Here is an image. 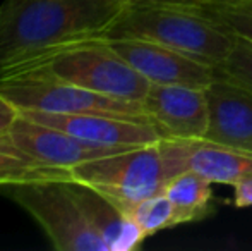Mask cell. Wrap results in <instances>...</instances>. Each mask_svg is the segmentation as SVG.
Segmentation results:
<instances>
[{
  "mask_svg": "<svg viewBox=\"0 0 252 251\" xmlns=\"http://www.w3.org/2000/svg\"><path fill=\"white\" fill-rule=\"evenodd\" d=\"M120 10L112 0H3L0 72L19 69L74 43L96 40Z\"/></svg>",
  "mask_w": 252,
  "mask_h": 251,
  "instance_id": "1",
  "label": "cell"
},
{
  "mask_svg": "<svg viewBox=\"0 0 252 251\" xmlns=\"http://www.w3.org/2000/svg\"><path fill=\"white\" fill-rule=\"evenodd\" d=\"M119 38L165 45L215 67L237 41L197 0H136L120 10L100 40Z\"/></svg>",
  "mask_w": 252,
  "mask_h": 251,
  "instance_id": "2",
  "label": "cell"
},
{
  "mask_svg": "<svg viewBox=\"0 0 252 251\" xmlns=\"http://www.w3.org/2000/svg\"><path fill=\"white\" fill-rule=\"evenodd\" d=\"M0 93L19 112L103 114L153 124L141 102L96 93L62 81L40 69H19L2 74Z\"/></svg>",
  "mask_w": 252,
  "mask_h": 251,
  "instance_id": "3",
  "label": "cell"
},
{
  "mask_svg": "<svg viewBox=\"0 0 252 251\" xmlns=\"http://www.w3.org/2000/svg\"><path fill=\"white\" fill-rule=\"evenodd\" d=\"M19 69H40L86 90L141 104L151 88L143 74L100 38L74 43Z\"/></svg>",
  "mask_w": 252,
  "mask_h": 251,
  "instance_id": "4",
  "label": "cell"
},
{
  "mask_svg": "<svg viewBox=\"0 0 252 251\" xmlns=\"http://www.w3.org/2000/svg\"><path fill=\"white\" fill-rule=\"evenodd\" d=\"M69 179L2 186V191L38 222L57 251H108L74 200Z\"/></svg>",
  "mask_w": 252,
  "mask_h": 251,
  "instance_id": "5",
  "label": "cell"
},
{
  "mask_svg": "<svg viewBox=\"0 0 252 251\" xmlns=\"http://www.w3.org/2000/svg\"><path fill=\"white\" fill-rule=\"evenodd\" d=\"M76 181L91 186L122 212L163 191L168 181L159 143L106 155L70 169Z\"/></svg>",
  "mask_w": 252,
  "mask_h": 251,
  "instance_id": "6",
  "label": "cell"
},
{
  "mask_svg": "<svg viewBox=\"0 0 252 251\" xmlns=\"http://www.w3.org/2000/svg\"><path fill=\"white\" fill-rule=\"evenodd\" d=\"M120 57L129 62L151 84H184L208 88L215 76V66L182 54L175 48L146 40H105Z\"/></svg>",
  "mask_w": 252,
  "mask_h": 251,
  "instance_id": "7",
  "label": "cell"
},
{
  "mask_svg": "<svg viewBox=\"0 0 252 251\" xmlns=\"http://www.w3.org/2000/svg\"><path fill=\"white\" fill-rule=\"evenodd\" d=\"M159 146L168 179L184 171H194L211 182L228 186L252 178L251 151L208 140H161Z\"/></svg>",
  "mask_w": 252,
  "mask_h": 251,
  "instance_id": "8",
  "label": "cell"
},
{
  "mask_svg": "<svg viewBox=\"0 0 252 251\" xmlns=\"http://www.w3.org/2000/svg\"><path fill=\"white\" fill-rule=\"evenodd\" d=\"M143 105L163 140H204L208 133L206 88L151 84Z\"/></svg>",
  "mask_w": 252,
  "mask_h": 251,
  "instance_id": "9",
  "label": "cell"
},
{
  "mask_svg": "<svg viewBox=\"0 0 252 251\" xmlns=\"http://www.w3.org/2000/svg\"><path fill=\"white\" fill-rule=\"evenodd\" d=\"M7 134L21 150L26 151L34 160L50 167L65 169V171H70L94 158L130 150V148L88 143L65 131L33 121L21 112Z\"/></svg>",
  "mask_w": 252,
  "mask_h": 251,
  "instance_id": "10",
  "label": "cell"
},
{
  "mask_svg": "<svg viewBox=\"0 0 252 251\" xmlns=\"http://www.w3.org/2000/svg\"><path fill=\"white\" fill-rule=\"evenodd\" d=\"M26 117L45 126L57 127L88 143L105 146L136 148L159 143L161 133L150 122L115 117L103 114H47V112H21Z\"/></svg>",
  "mask_w": 252,
  "mask_h": 251,
  "instance_id": "11",
  "label": "cell"
},
{
  "mask_svg": "<svg viewBox=\"0 0 252 251\" xmlns=\"http://www.w3.org/2000/svg\"><path fill=\"white\" fill-rule=\"evenodd\" d=\"M206 91L209 126L204 140L252 153V91L220 77Z\"/></svg>",
  "mask_w": 252,
  "mask_h": 251,
  "instance_id": "12",
  "label": "cell"
},
{
  "mask_svg": "<svg viewBox=\"0 0 252 251\" xmlns=\"http://www.w3.org/2000/svg\"><path fill=\"white\" fill-rule=\"evenodd\" d=\"M67 186L108 251H134L143 245L146 234L105 194L76 179H69Z\"/></svg>",
  "mask_w": 252,
  "mask_h": 251,
  "instance_id": "13",
  "label": "cell"
},
{
  "mask_svg": "<svg viewBox=\"0 0 252 251\" xmlns=\"http://www.w3.org/2000/svg\"><path fill=\"white\" fill-rule=\"evenodd\" d=\"M213 182L194 171H184L165 182L163 194L168 196L175 207L180 224L199 220L209 214V201L213 198Z\"/></svg>",
  "mask_w": 252,
  "mask_h": 251,
  "instance_id": "14",
  "label": "cell"
},
{
  "mask_svg": "<svg viewBox=\"0 0 252 251\" xmlns=\"http://www.w3.org/2000/svg\"><path fill=\"white\" fill-rule=\"evenodd\" d=\"M50 179H72V176L70 171L50 167L34 160L10 140L9 134H0V188Z\"/></svg>",
  "mask_w": 252,
  "mask_h": 251,
  "instance_id": "15",
  "label": "cell"
},
{
  "mask_svg": "<svg viewBox=\"0 0 252 251\" xmlns=\"http://www.w3.org/2000/svg\"><path fill=\"white\" fill-rule=\"evenodd\" d=\"M126 214L139 225L141 231L146 234V238L163 231V229L180 225L175 207L168 200V196L163 193L153 194L150 198L137 201Z\"/></svg>",
  "mask_w": 252,
  "mask_h": 251,
  "instance_id": "16",
  "label": "cell"
},
{
  "mask_svg": "<svg viewBox=\"0 0 252 251\" xmlns=\"http://www.w3.org/2000/svg\"><path fill=\"white\" fill-rule=\"evenodd\" d=\"M206 12L235 36L252 41V0H197Z\"/></svg>",
  "mask_w": 252,
  "mask_h": 251,
  "instance_id": "17",
  "label": "cell"
},
{
  "mask_svg": "<svg viewBox=\"0 0 252 251\" xmlns=\"http://www.w3.org/2000/svg\"><path fill=\"white\" fill-rule=\"evenodd\" d=\"M215 76L252 91V41L237 36L228 57L215 67Z\"/></svg>",
  "mask_w": 252,
  "mask_h": 251,
  "instance_id": "18",
  "label": "cell"
},
{
  "mask_svg": "<svg viewBox=\"0 0 252 251\" xmlns=\"http://www.w3.org/2000/svg\"><path fill=\"white\" fill-rule=\"evenodd\" d=\"M233 205L237 208L252 207V178L233 184Z\"/></svg>",
  "mask_w": 252,
  "mask_h": 251,
  "instance_id": "19",
  "label": "cell"
},
{
  "mask_svg": "<svg viewBox=\"0 0 252 251\" xmlns=\"http://www.w3.org/2000/svg\"><path fill=\"white\" fill-rule=\"evenodd\" d=\"M19 115V110L0 93V134H7Z\"/></svg>",
  "mask_w": 252,
  "mask_h": 251,
  "instance_id": "20",
  "label": "cell"
},
{
  "mask_svg": "<svg viewBox=\"0 0 252 251\" xmlns=\"http://www.w3.org/2000/svg\"><path fill=\"white\" fill-rule=\"evenodd\" d=\"M112 2H115L117 5H120V7H122V9H124V7L129 5V3L132 2V0H112Z\"/></svg>",
  "mask_w": 252,
  "mask_h": 251,
  "instance_id": "21",
  "label": "cell"
},
{
  "mask_svg": "<svg viewBox=\"0 0 252 251\" xmlns=\"http://www.w3.org/2000/svg\"><path fill=\"white\" fill-rule=\"evenodd\" d=\"M204 2H220V0H204Z\"/></svg>",
  "mask_w": 252,
  "mask_h": 251,
  "instance_id": "22",
  "label": "cell"
},
{
  "mask_svg": "<svg viewBox=\"0 0 252 251\" xmlns=\"http://www.w3.org/2000/svg\"><path fill=\"white\" fill-rule=\"evenodd\" d=\"M0 76H2V72H0Z\"/></svg>",
  "mask_w": 252,
  "mask_h": 251,
  "instance_id": "23",
  "label": "cell"
}]
</instances>
